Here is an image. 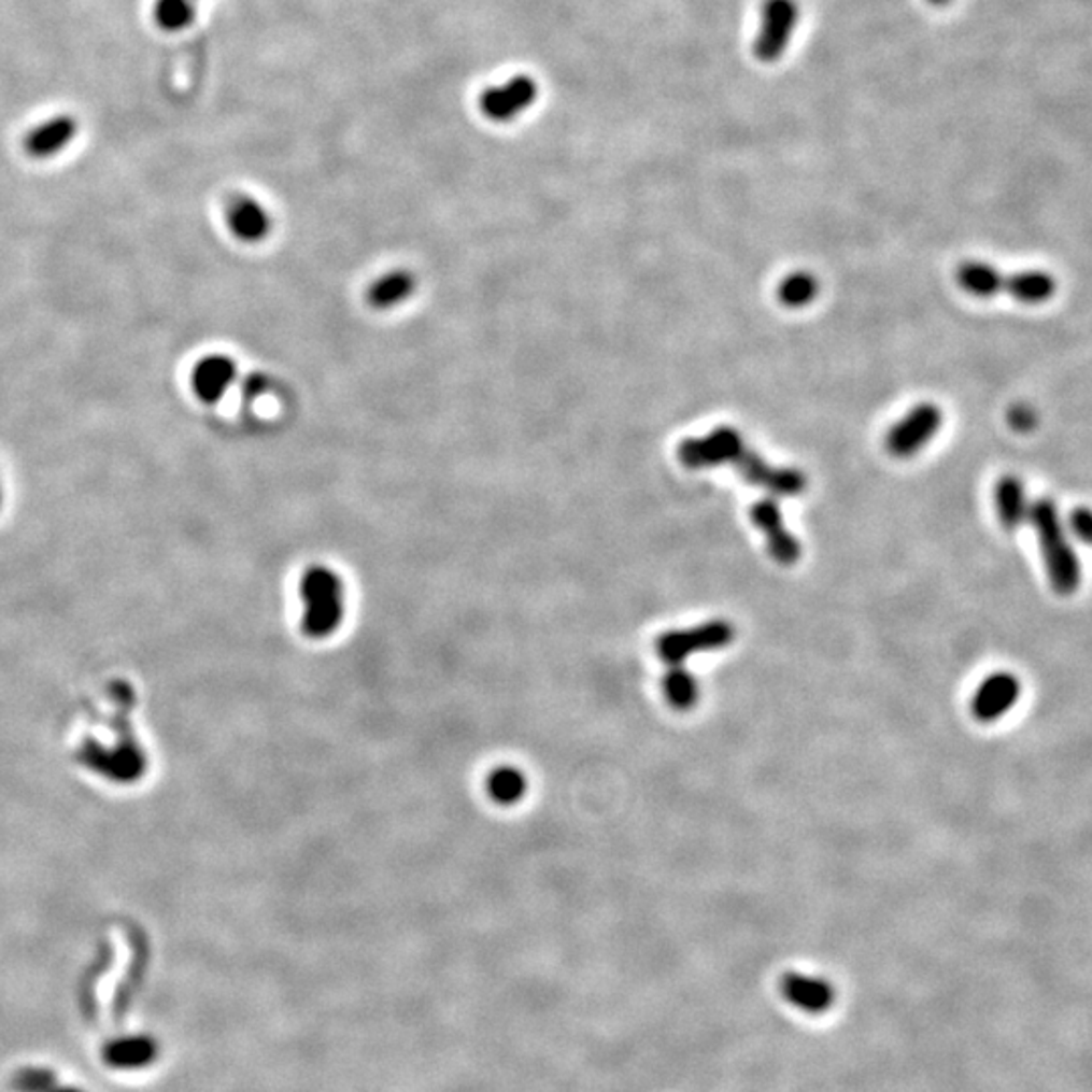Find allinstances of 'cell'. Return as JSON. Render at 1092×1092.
I'll return each instance as SVG.
<instances>
[{"label": "cell", "mask_w": 1092, "mask_h": 1092, "mask_svg": "<svg viewBox=\"0 0 1092 1092\" xmlns=\"http://www.w3.org/2000/svg\"><path fill=\"white\" fill-rule=\"evenodd\" d=\"M959 286L975 298L1008 294L1022 303L1048 302L1056 292V280L1046 271H1018L1006 275L981 261L961 264L955 273Z\"/></svg>", "instance_id": "obj_1"}, {"label": "cell", "mask_w": 1092, "mask_h": 1092, "mask_svg": "<svg viewBox=\"0 0 1092 1092\" xmlns=\"http://www.w3.org/2000/svg\"><path fill=\"white\" fill-rule=\"evenodd\" d=\"M1027 521L1032 522L1038 535L1050 585L1059 595H1073L1080 583V567L1064 533L1056 505L1050 498H1038L1030 505Z\"/></svg>", "instance_id": "obj_2"}, {"label": "cell", "mask_w": 1092, "mask_h": 1092, "mask_svg": "<svg viewBox=\"0 0 1092 1092\" xmlns=\"http://www.w3.org/2000/svg\"><path fill=\"white\" fill-rule=\"evenodd\" d=\"M300 593L303 601V632L310 638H326L337 632L344 618V585L337 572L314 565L303 572Z\"/></svg>", "instance_id": "obj_3"}, {"label": "cell", "mask_w": 1092, "mask_h": 1092, "mask_svg": "<svg viewBox=\"0 0 1092 1092\" xmlns=\"http://www.w3.org/2000/svg\"><path fill=\"white\" fill-rule=\"evenodd\" d=\"M733 639L735 627L724 620H714L690 629L664 634L657 639V654L668 666H682L690 655L723 650Z\"/></svg>", "instance_id": "obj_4"}, {"label": "cell", "mask_w": 1092, "mask_h": 1092, "mask_svg": "<svg viewBox=\"0 0 1092 1092\" xmlns=\"http://www.w3.org/2000/svg\"><path fill=\"white\" fill-rule=\"evenodd\" d=\"M744 448L742 436L735 427H717L700 437H686L678 445V459L689 470H712L733 464Z\"/></svg>", "instance_id": "obj_5"}, {"label": "cell", "mask_w": 1092, "mask_h": 1092, "mask_svg": "<svg viewBox=\"0 0 1092 1092\" xmlns=\"http://www.w3.org/2000/svg\"><path fill=\"white\" fill-rule=\"evenodd\" d=\"M731 466L749 486L767 490L774 496H799L806 492L807 478L804 471L774 466L747 445L740 450Z\"/></svg>", "instance_id": "obj_6"}, {"label": "cell", "mask_w": 1092, "mask_h": 1092, "mask_svg": "<svg viewBox=\"0 0 1092 1092\" xmlns=\"http://www.w3.org/2000/svg\"><path fill=\"white\" fill-rule=\"evenodd\" d=\"M941 423L942 413L937 405H917L889 431L887 436L889 454L900 459L919 454L924 445L937 436Z\"/></svg>", "instance_id": "obj_7"}, {"label": "cell", "mask_w": 1092, "mask_h": 1092, "mask_svg": "<svg viewBox=\"0 0 1092 1092\" xmlns=\"http://www.w3.org/2000/svg\"><path fill=\"white\" fill-rule=\"evenodd\" d=\"M797 17L799 11L795 0H765L761 31L753 45L758 61L774 63L785 53L795 31Z\"/></svg>", "instance_id": "obj_8"}, {"label": "cell", "mask_w": 1092, "mask_h": 1092, "mask_svg": "<svg viewBox=\"0 0 1092 1092\" xmlns=\"http://www.w3.org/2000/svg\"><path fill=\"white\" fill-rule=\"evenodd\" d=\"M538 100V84L530 75H514L505 84L484 91L480 108L484 116L498 124H508L524 116Z\"/></svg>", "instance_id": "obj_9"}, {"label": "cell", "mask_w": 1092, "mask_h": 1092, "mask_svg": "<svg viewBox=\"0 0 1092 1092\" xmlns=\"http://www.w3.org/2000/svg\"><path fill=\"white\" fill-rule=\"evenodd\" d=\"M751 522L763 533L767 551L779 565H793L802 556V544L783 522V512L774 498H763L749 510Z\"/></svg>", "instance_id": "obj_10"}, {"label": "cell", "mask_w": 1092, "mask_h": 1092, "mask_svg": "<svg viewBox=\"0 0 1092 1092\" xmlns=\"http://www.w3.org/2000/svg\"><path fill=\"white\" fill-rule=\"evenodd\" d=\"M84 758L94 771L116 783L138 781L148 765L142 747L134 742H119L114 749L91 744L85 749Z\"/></svg>", "instance_id": "obj_11"}, {"label": "cell", "mask_w": 1092, "mask_h": 1092, "mask_svg": "<svg viewBox=\"0 0 1092 1092\" xmlns=\"http://www.w3.org/2000/svg\"><path fill=\"white\" fill-rule=\"evenodd\" d=\"M1020 680L1009 672L988 676L975 690L972 712L979 723H993L1002 719L1020 698Z\"/></svg>", "instance_id": "obj_12"}, {"label": "cell", "mask_w": 1092, "mask_h": 1092, "mask_svg": "<svg viewBox=\"0 0 1092 1092\" xmlns=\"http://www.w3.org/2000/svg\"><path fill=\"white\" fill-rule=\"evenodd\" d=\"M779 990L793 1008L806 1013H824L836 1004V990L824 977L790 972L781 977Z\"/></svg>", "instance_id": "obj_13"}, {"label": "cell", "mask_w": 1092, "mask_h": 1092, "mask_svg": "<svg viewBox=\"0 0 1092 1092\" xmlns=\"http://www.w3.org/2000/svg\"><path fill=\"white\" fill-rule=\"evenodd\" d=\"M160 1056V1044L148 1034L119 1036L101 1048V1060L114 1070H142Z\"/></svg>", "instance_id": "obj_14"}, {"label": "cell", "mask_w": 1092, "mask_h": 1092, "mask_svg": "<svg viewBox=\"0 0 1092 1092\" xmlns=\"http://www.w3.org/2000/svg\"><path fill=\"white\" fill-rule=\"evenodd\" d=\"M237 381V363L227 354H209L193 369V391L202 403H217Z\"/></svg>", "instance_id": "obj_15"}, {"label": "cell", "mask_w": 1092, "mask_h": 1092, "mask_svg": "<svg viewBox=\"0 0 1092 1092\" xmlns=\"http://www.w3.org/2000/svg\"><path fill=\"white\" fill-rule=\"evenodd\" d=\"M229 231L245 241L259 243L271 233V215L268 209L253 197H236L227 207Z\"/></svg>", "instance_id": "obj_16"}, {"label": "cell", "mask_w": 1092, "mask_h": 1092, "mask_svg": "<svg viewBox=\"0 0 1092 1092\" xmlns=\"http://www.w3.org/2000/svg\"><path fill=\"white\" fill-rule=\"evenodd\" d=\"M77 130H80L77 119L66 116V114L55 116V118L34 126L33 130L27 134L25 151L29 156L39 158V160L57 156L75 140Z\"/></svg>", "instance_id": "obj_17"}, {"label": "cell", "mask_w": 1092, "mask_h": 1092, "mask_svg": "<svg viewBox=\"0 0 1092 1092\" xmlns=\"http://www.w3.org/2000/svg\"><path fill=\"white\" fill-rule=\"evenodd\" d=\"M993 498L997 508V519L1009 533L1018 530L1027 521L1030 505L1025 500L1024 484L1018 476L1009 473L999 478V482L995 484Z\"/></svg>", "instance_id": "obj_18"}, {"label": "cell", "mask_w": 1092, "mask_h": 1092, "mask_svg": "<svg viewBox=\"0 0 1092 1092\" xmlns=\"http://www.w3.org/2000/svg\"><path fill=\"white\" fill-rule=\"evenodd\" d=\"M417 280L409 269H393L372 282L367 292V302L374 310H391L413 296Z\"/></svg>", "instance_id": "obj_19"}, {"label": "cell", "mask_w": 1092, "mask_h": 1092, "mask_svg": "<svg viewBox=\"0 0 1092 1092\" xmlns=\"http://www.w3.org/2000/svg\"><path fill=\"white\" fill-rule=\"evenodd\" d=\"M820 292V282L809 271H793L777 287V300L788 308H804L813 302Z\"/></svg>", "instance_id": "obj_20"}, {"label": "cell", "mask_w": 1092, "mask_h": 1092, "mask_svg": "<svg viewBox=\"0 0 1092 1092\" xmlns=\"http://www.w3.org/2000/svg\"><path fill=\"white\" fill-rule=\"evenodd\" d=\"M664 694L676 710H690L698 703V682L682 666H670L664 676Z\"/></svg>", "instance_id": "obj_21"}, {"label": "cell", "mask_w": 1092, "mask_h": 1092, "mask_svg": "<svg viewBox=\"0 0 1092 1092\" xmlns=\"http://www.w3.org/2000/svg\"><path fill=\"white\" fill-rule=\"evenodd\" d=\"M154 20L169 33L185 31L195 20V0H156L152 9Z\"/></svg>", "instance_id": "obj_22"}, {"label": "cell", "mask_w": 1092, "mask_h": 1092, "mask_svg": "<svg viewBox=\"0 0 1092 1092\" xmlns=\"http://www.w3.org/2000/svg\"><path fill=\"white\" fill-rule=\"evenodd\" d=\"M526 777L514 767H500L487 777V793L498 804H516L526 793Z\"/></svg>", "instance_id": "obj_23"}, {"label": "cell", "mask_w": 1092, "mask_h": 1092, "mask_svg": "<svg viewBox=\"0 0 1092 1092\" xmlns=\"http://www.w3.org/2000/svg\"><path fill=\"white\" fill-rule=\"evenodd\" d=\"M59 1082V1076L47 1066H25L13 1075L11 1087L15 1092H53Z\"/></svg>", "instance_id": "obj_24"}, {"label": "cell", "mask_w": 1092, "mask_h": 1092, "mask_svg": "<svg viewBox=\"0 0 1092 1092\" xmlns=\"http://www.w3.org/2000/svg\"><path fill=\"white\" fill-rule=\"evenodd\" d=\"M1091 512L1089 508H1076L1070 514V528L1082 542L1091 540Z\"/></svg>", "instance_id": "obj_25"}, {"label": "cell", "mask_w": 1092, "mask_h": 1092, "mask_svg": "<svg viewBox=\"0 0 1092 1092\" xmlns=\"http://www.w3.org/2000/svg\"><path fill=\"white\" fill-rule=\"evenodd\" d=\"M1034 421H1036V417H1034L1032 409H1030V407H1024V405L1013 407V409L1009 411V423H1011L1018 431H1027V429H1032V427H1034Z\"/></svg>", "instance_id": "obj_26"}, {"label": "cell", "mask_w": 1092, "mask_h": 1092, "mask_svg": "<svg viewBox=\"0 0 1092 1092\" xmlns=\"http://www.w3.org/2000/svg\"><path fill=\"white\" fill-rule=\"evenodd\" d=\"M268 387V377H266V374H261V372H253V374H250V377L245 379V383H243V395H245L247 399H255V397H259L261 393H266Z\"/></svg>", "instance_id": "obj_27"}, {"label": "cell", "mask_w": 1092, "mask_h": 1092, "mask_svg": "<svg viewBox=\"0 0 1092 1092\" xmlns=\"http://www.w3.org/2000/svg\"><path fill=\"white\" fill-rule=\"evenodd\" d=\"M53 1092H84V1091H82V1089H77V1087H69V1084H63V1082H59V1084H57V1089H55V1091Z\"/></svg>", "instance_id": "obj_28"}, {"label": "cell", "mask_w": 1092, "mask_h": 1092, "mask_svg": "<svg viewBox=\"0 0 1092 1092\" xmlns=\"http://www.w3.org/2000/svg\"><path fill=\"white\" fill-rule=\"evenodd\" d=\"M928 2H931V4H937V6H942V4H949L951 0H928Z\"/></svg>", "instance_id": "obj_29"}, {"label": "cell", "mask_w": 1092, "mask_h": 1092, "mask_svg": "<svg viewBox=\"0 0 1092 1092\" xmlns=\"http://www.w3.org/2000/svg\"><path fill=\"white\" fill-rule=\"evenodd\" d=\"M0 508H2V482H0Z\"/></svg>", "instance_id": "obj_30"}]
</instances>
